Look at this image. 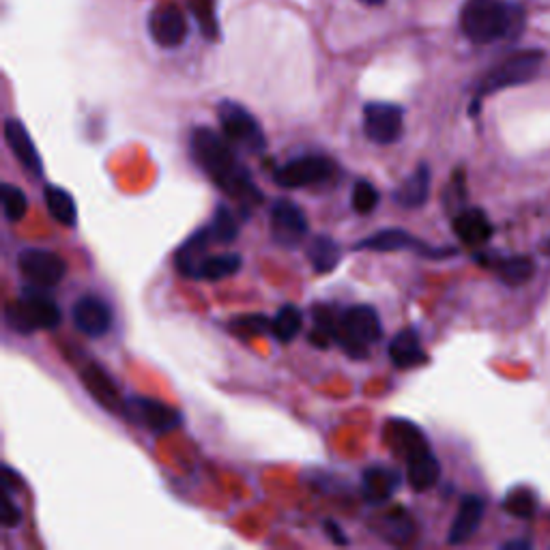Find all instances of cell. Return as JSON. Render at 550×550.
Masks as SVG:
<instances>
[{
	"label": "cell",
	"instance_id": "cell-1",
	"mask_svg": "<svg viewBox=\"0 0 550 550\" xmlns=\"http://www.w3.org/2000/svg\"><path fill=\"white\" fill-rule=\"evenodd\" d=\"M194 162L205 170V175L220 187V190L237 200L243 209H252L263 202L248 168H245L235 151L230 149L228 138H222L211 127H196L190 138Z\"/></svg>",
	"mask_w": 550,
	"mask_h": 550
},
{
	"label": "cell",
	"instance_id": "cell-2",
	"mask_svg": "<svg viewBox=\"0 0 550 550\" xmlns=\"http://www.w3.org/2000/svg\"><path fill=\"white\" fill-rule=\"evenodd\" d=\"M460 28L473 43H492L523 28V11L503 0H467L460 11Z\"/></svg>",
	"mask_w": 550,
	"mask_h": 550
},
{
	"label": "cell",
	"instance_id": "cell-3",
	"mask_svg": "<svg viewBox=\"0 0 550 550\" xmlns=\"http://www.w3.org/2000/svg\"><path fill=\"white\" fill-rule=\"evenodd\" d=\"M5 318L18 334H33L37 329H56L63 321V314L48 288L28 284L22 288L20 299L9 303Z\"/></svg>",
	"mask_w": 550,
	"mask_h": 550
},
{
	"label": "cell",
	"instance_id": "cell-4",
	"mask_svg": "<svg viewBox=\"0 0 550 550\" xmlns=\"http://www.w3.org/2000/svg\"><path fill=\"white\" fill-rule=\"evenodd\" d=\"M381 336L383 327L376 310L372 306H353L338 318L334 340L349 357L366 359L368 346L379 342Z\"/></svg>",
	"mask_w": 550,
	"mask_h": 550
},
{
	"label": "cell",
	"instance_id": "cell-5",
	"mask_svg": "<svg viewBox=\"0 0 550 550\" xmlns=\"http://www.w3.org/2000/svg\"><path fill=\"white\" fill-rule=\"evenodd\" d=\"M544 63V52L540 50H523L516 52L508 59L501 61L495 69L488 71V76L480 82V89H477V97L492 95L503 89H510V86H518L531 82Z\"/></svg>",
	"mask_w": 550,
	"mask_h": 550
},
{
	"label": "cell",
	"instance_id": "cell-6",
	"mask_svg": "<svg viewBox=\"0 0 550 550\" xmlns=\"http://www.w3.org/2000/svg\"><path fill=\"white\" fill-rule=\"evenodd\" d=\"M217 119H220L222 132L228 138V142L239 144V147L252 153L265 151V132L248 108H243L237 101L226 99L217 106Z\"/></svg>",
	"mask_w": 550,
	"mask_h": 550
},
{
	"label": "cell",
	"instance_id": "cell-7",
	"mask_svg": "<svg viewBox=\"0 0 550 550\" xmlns=\"http://www.w3.org/2000/svg\"><path fill=\"white\" fill-rule=\"evenodd\" d=\"M123 415L132 424L147 428L151 432H170L183 424V415L179 409L144 396L127 398Z\"/></svg>",
	"mask_w": 550,
	"mask_h": 550
},
{
	"label": "cell",
	"instance_id": "cell-8",
	"mask_svg": "<svg viewBox=\"0 0 550 550\" xmlns=\"http://www.w3.org/2000/svg\"><path fill=\"white\" fill-rule=\"evenodd\" d=\"M18 267L28 284L41 288H54L67 273L65 260L59 254L39 248L22 250L18 256Z\"/></svg>",
	"mask_w": 550,
	"mask_h": 550
},
{
	"label": "cell",
	"instance_id": "cell-9",
	"mask_svg": "<svg viewBox=\"0 0 550 550\" xmlns=\"http://www.w3.org/2000/svg\"><path fill=\"white\" fill-rule=\"evenodd\" d=\"M308 217L293 200L280 198L271 209V237L282 248H297L308 237Z\"/></svg>",
	"mask_w": 550,
	"mask_h": 550
},
{
	"label": "cell",
	"instance_id": "cell-10",
	"mask_svg": "<svg viewBox=\"0 0 550 550\" xmlns=\"http://www.w3.org/2000/svg\"><path fill=\"white\" fill-rule=\"evenodd\" d=\"M404 112L396 104L372 101L364 108V134L374 144H394L402 136Z\"/></svg>",
	"mask_w": 550,
	"mask_h": 550
},
{
	"label": "cell",
	"instance_id": "cell-11",
	"mask_svg": "<svg viewBox=\"0 0 550 550\" xmlns=\"http://www.w3.org/2000/svg\"><path fill=\"white\" fill-rule=\"evenodd\" d=\"M331 170L334 168H331L325 157L306 155L275 170L273 179L280 187H286V190H299V187L325 183L331 177Z\"/></svg>",
	"mask_w": 550,
	"mask_h": 550
},
{
	"label": "cell",
	"instance_id": "cell-12",
	"mask_svg": "<svg viewBox=\"0 0 550 550\" xmlns=\"http://www.w3.org/2000/svg\"><path fill=\"white\" fill-rule=\"evenodd\" d=\"M149 33L159 48L172 50L183 46L187 37V20L183 11L172 3L153 7L149 16Z\"/></svg>",
	"mask_w": 550,
	"mask_h": 550
},
{
	"label": "cell",
	"instance_id": "cell-13",
	"mask_svg": "<svg viewBox=\"0 0 550 550\" xmlns=\"http://www.w3.org/2000/svg\"><path fill=\"white\" fill-rule=\"evenodd\" d=\"M355 250H370V252H402V250H411L417 254H424L430 258H441V256H450L454 250H432L428 245H424L419 239H415L411 233L402 228H387L379 230L366 239H361L355 243Z\"/></svg>",
	"mask_w": 550,
	"mask_h": 550
},
{
	"label": "cell",
	"instance_id": "cell-14",
	"mask_svg": "<svg viewBox=\"0 0 550 550\" xmlns=\"http://www.w3.org/2000/svg\"><path fill=\"white\" fill-rule=\"evenodd\" d=\"M71 318H74V325L80 334L89 338H101L110 331L112 310L99 297L86 295L76 301L74 310H71Z\"/></svg>",
	"mask_w": 550,
	"mask_h": 550
},
{
	"label": "cell",
	"instance_id": "cell-15",
	"mask_svg": "<svg viewBox=\"0 0 550 550\" xmlns=\"http://www.w3.org/2000/svg\"><path fill=\"white\" fill-rule=\"evenodd\" d=\"M80 381H82V387L91 394V398L99 404V407L108 409L110 413H121L123 415L125 400H121L117 385H114V381L110 379V374L104 368H99L95 364L86 366L80 372Z\"/></svg>",
	"mask_w": 550,
	"mask_h": 550
},
{
	"label": "cell",
	"instance_id": "cell-16",
	"mask_svg": "<svg viewBox=\"0 0 550 550\" xmlns=\"http://www.w3.org/2000/svg\"><path fill=\"white\" fill-rule=\"evenodd\" d=\"M484 512H486V503L482 497L469 495L462 499L458 505L454 523L450 527V533H447V542H450L452 546L469 542L477 533V529H480L482 520H484Z\"/></svg>",
	"mask_w": 550,
	"mask_h": 550
},
{
	"label": "cell",
	"instance_id": "cell-17",
	"mask_svg": "<svg viewBox=\"0 0 550 550\" xmlns=\"http://www.w3.org/2000/svg\"><path fill=\"white\" fill-rule=\"evenodd\" d=\"M5 140L9 144L11 153L16 155L18 162L28 172H31V175H35V177L43 175L41 155H39V151L35 147L31 134H28V129L18 119H7L5 121Z\"/></svg>",
	"mask_w": 550,
	"mask_h": 550
},
{
	"label": "cell",
	"instance_id": "cell-18",
	"mask_svg": "<svg viewBox=\"0 0 550 550\" xmlns=\"http://www.w3.org/2000/svg\"><path fill=\"white\" fill-rule=\"evenodd\" d=\"M387 441L392 445V450L407 462L430 450L424 432L413 422H407V419H392V422L387 424Z\"/></svg>",
	"mask_w": 550,
	"mask_h": 550
},
{
	"label": "cell",
	"instance_id": "cell-19",
	"mask_svg": "<svg viewBox=\"0 0 550 550\" xmlns=\"http://www.w3.org/2000/svg\"><path fill=\"white\" fill-rule=\"evenodd\" d=\"M400 488V473L387 467H370L361 475V492L370 505H379L392 499Z\"/></svg>",
	"mask_w": 550,
	"mask_h": 550
},
{
	"label": "cell",
	"instance_id": "cell-20",
	"mask_svg": "<svg viewBox=\"0 0 550 550\" xmlns=\"http://www.w3.org/2000/svg\"><path fill=\"white\" fill-rule=\"evenodd\" d=\"M389 357H392V364L398 370L419 368L428 361V355L424 353L415 329H402L400 334H396L392 344H389Z\"/></svg>",
	"mask_w": 550,
	"mask_h": 550
},
{
	"label": "cell",
	"instance_id": "cell-21",
	"mask_svg": "<svg viewBox=\"0 0 550 550\" xmlns=\"http://www.w3.org/2000/svg\"><path fill=\"white\" fill-rule=\"evenodd\" d=\"M211 237H209V230L207 226L198 230V233H194L190 239H187L177 256H175V265L179 269L181 275H185V278H192V280H198V271H200V265L205 263V258L209 256L207 254V248H209Z\"/></svg>",
	"mask_w": 550,
	"mask_h": 550
},
{
	"label": "cell",
	"instance_id": "cell-22",
	"mask_svg": "<svg viewBox=\"0 0 550 550\" xmlns=\"http://www.w3.org/2000/svg\"><path fill=\"white\" fill-rule=\"evenodd\" d=\"M454 233L467 245H482L492 237V224L482 209H462L454 217Z\"/></svg>",
	"mask_w": 550,
	"mask_h": 550
},
{
	"label": "cell",
	"instance_id": "cell-23",
	"mask_svg": "<svg viewBox=\"0 0 550 550\" xmlns=\"http://www.w3.org/2000/svg\"><path fill=\"white\" fill-rule=\"evenodd\" d=\"M430 183H432L430 166L419 164L413 170V175L398 187L394 194V200L404 209L424 207L428 202V196H430Z\"/></svg>",
	"mask_w": 550,
	"mask_h": 550
},
{
	"label": "cell",
	"instance_id": "cell-24",
	"mask_svg": "<svg viewBox=\"0 0 550 550\" xmlns=\"http://www.w3.org/2000/svg\"><path fill=\"white\" fill-rule=\"evenodd\" d=\"M439 477H441V465L430 450L407 462V482L415 492L430 490L439 482Z\"/></svg>",
	"mask_w": 550,
	"mask_h": 550
},
{
	"label": "cell",
	"instance_id": "cell-25",
	"mask_svg": "<svg viewBox=\"0 0 550 550\" xmlns=\"http://www.w3.org/2000/svg\"><path fill=\"white\" fill-rule=\"evenodd\" d=\"M43 198H46V207L56 222L63 226H76L78 222V207L76 200L67 190L59 185H48L43 190Z\"/></svg>",
	"mask_w": 550,
	"mask_h": 550
},
{
	"label": "cell",
	"instance_id": "cell-26",
	"mask_svg": "<svg viewBox=\"0 0 550 550\" xmlns=\"http://www.w3.org/2000/svg\"><path fill=\"white\" fill-rule=\"evenodd\" d=\"M308 258L310 265L316 273H331L342 260L340 245L325 235H318L308 245Z\"/></svg>",
	"mask_w": 550,
	"mask_h": 550
},
{
	"label": "cell",
	"instance_id": "cell-27",
	"mask_svg": "<svg viewBox=\"0 0 550 550\" xmlns=\"http://www.w3.org/2000/svg\"><path fill=\"white\" fill-rule=\"evenodd\" d=\"M301 327H303L301 310L297 306H293V303H286V306H282L271 321V334L278 342L288 344L299 336Z\"/></svg>",
	"mask_w": 550,
	"mask_h": 550
},
{
	"label": "cell",
	"instance_id": "cell-28",
	"mask_svg": "<svg viewBox=\"0 0 550 550\" xmlns=\"http://www.w3.org/2000/svg\"><path fill=\"white\" fill-rule=\"evenodd\" d=\"M381 535L394 544L409 542L415 535V523L407 510H392L387 512L381 523Z\"/></svg>",
	"mask_w": 550,
	"mask_h": 550
},
{
	"label": "cell",
	"instance_id": "cell-29",
	"mask_svg": "<svg viewBox=\"0 0 550 550\" xmlns=\"http://www.w3.org/2000/svg\"><path fill=\"white\" fill-rule=\"evenodd\" d=\"M241 256L239 254H217V256H207L205 263L200 265L198 271V280H207V282H217L224 280L228 275H233L241 269Z\"/></svg>",
	"mask_w": 550,
	"mask_h": 550
},
{
	"label": "cell",
	"instance_id": "cell-30",
	"mask_svg": "<svg viewBox=\"0 0 550 550\" xmlns=\"http://www.w3.org/2000/svg\"><path fill=\"white\" fill-rule=\"evenodd\" d=\"M501 282L508 286H520L533 278L535 265L529 256H512V258H503L495 265Z\"/></svg>",
	"mask_w": 550,
	"mask_h": 550
},
{
	"label": "cell",
	"instance_id": "cell-31",
	"mask_svg": "<svg viewBox=\"0 0 550 550\" xmlns=\"http://www.w3.org/2000/svg\"><path fill=\"white\" fill-rule=\"evenodd\" d=\"M213 243H233L239 237V220L228 207L220 205L213 213V220L207 226Z\"/></svg>",
	"mask_w": 550,
	"mask_h": 550
},
{
	"label": "cell",
	"instance_id": "cell-32",
	"mask_svg": "<svg viewBox=\"0 0 550 550\" xmlns=\"http://www.w3.org/2000/svg\"><path fill=\"white\" fill-rule=\"evenodd\" d=\"M503 510L510 512L516 518H531L535 512H538V499H535V492L518 486L508 492V497L503 501Z\"/></svg>",
	"mask_w": 550,
	"mask_h": 550
},
{
	"label": "cell",
	"instance_id": "cell-33",
	"mask_svg": "<svg viewBox=\"0 0 550 550\" xmlns=\"http://www.w3.org/2000/svg\"><path fill=\"white\" fill-rule=\"evenodd\" d=\"M269 329H271V323L267 321V316H263V314L237 316V318H233V321L228 323L230 334H235L237 338H245V340L265 336Z\"/></svg>",
	"mask_w": 550,
	"mask_h": 550
},
{
	"label": "cell",
	"instance_id": "cell-34",
	"mask_svg": "<svg viewBox=\"0 0 550 550\" xmlns=\"http://www.w3.org/2000/svg\"><path fill=\"white\" fill-rule=\"evenodd\" d=\"M0 200H3V211H5L7 222L16 224L26 215L28 200L20 187L11 185V183H3L0 185Z\"/></svg>",
	"mask_w": 550,
	"mask_h": 550
},
{
	"label": "cell",
	"instance_id": "cell-35",
	"mask_svg": "<svg viewBox=\"0 0 550 550\" xmlns=\"http://www.w3.org/2000/svg\"><path fill=\"white\" fill-rule=\"evenodd\" d=\"M187 3L192 7V13L200 26L202 35L211 41L220 37V28H217V18H215V0H187Z\"/></svg>",
	"mask_w": 550,
	"mask_h": 550
},
{
	"label": "cell",
	"instance_id": "cell-36",
	"mask_svg": "<svg viewBox=\"0 0 550 550\" xmlns=\"http://www.w3.org/2000/svg\"><path fill=\"white\" fill-rule=\"evenodd\" d=\"M351 205H353V211L359 215L372 213L376 205H379V190H376V187L366 179L357 181L351 194Z\"/></svg>",
	"mask_w": 550,
	"mask_h": 550
},
{
	"label": "cell",
	"instance_id": "cell-37",
	"mask_svg": "<svg viewBox=\"0 0 550 550\" xmlns=\"http://www.w3.org/2000/svg\"><path fill=\"white\" fill-rule=\"evenodd\" d=\"M22 520V512L16 503L11 501V492L3 488V497H0V523L7 529L18 527Z\"/></svg>",
	"mask_w": 550,
	"mask_h": 550
},
{
	"label": "cell",
	"instance_id": "cell-38",
	"mask_svg": "<svg viewBox=\"0 0 550 550\" xmlns=\"http://www.w3.org/2000/svg\"><path fill=\"white\" fill-rule=\"evenodd\" d=\"M325 531H327V535H329V540L331 542H334V544H338V546H346V544H349V538H346V535H344V531H342V527L336 523V520H325Z\"/></svg>",
	"mask_w": 550,
	"mask_h": 550
},
{
	"label": "cell",
	"instance_id": "cell-39",
	"mask_svg": "<svg viewBox=\"0 0 550 550\" xmlns=\"http://www.w3.org/2000/svg\"><path fill=\"white\" fill-rule=\"evenodd\" d=\"M505 548H529V542H508Z\"/></svg>",
	"mask_w": 550,
	"mask_h": 550
},
{
	"label": "cell",
	"instance_id": "cell-40",
	"mask_svg": "<svg viewBox=\"0 0 550 550\" xmlns=\"http://www.w3.org/2000/svg\"><path fill=\"white\" fill-rule=\"evenodd\" d=\"M361 3H366V5H370V7H379V5L385 3V0H361Z\"/></svg>",
	"mask_w": 550,
	"mask_h": 550
},
{
	"label": "cell",
	"instance_id": "cell-41",
	"mask_svg": "<svg viewBox=\"0 0 550 550\" xmlns=\"http://www.w3.org/2000/svg\"><path fill=\"white\" fill-rule=\"evenodd\" d=\"M544 252H546V254H550V239H548V241H546V245H544Z\"/></svg>",
	"mask_w": 550,
	"mask_h": 550
}]
</instances>
